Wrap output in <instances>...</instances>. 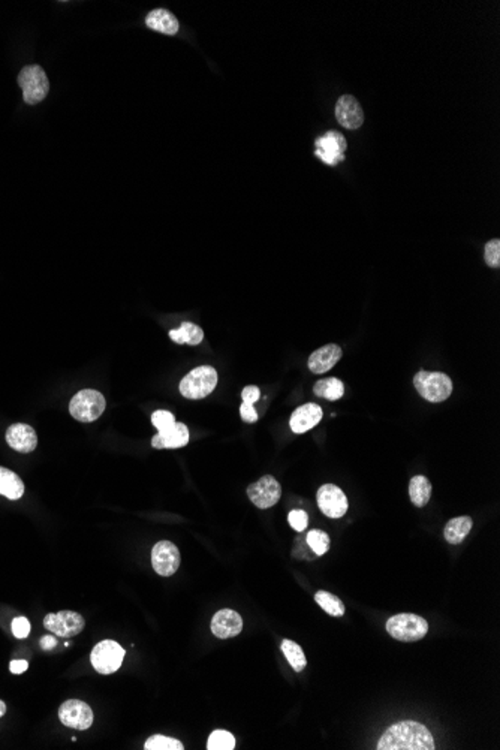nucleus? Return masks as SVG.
<instances>
[{
  "label": "nucleus",
  "instance_id": "nucleus-20",
  "mask_svg": "<svg viewBox=\"0 0 500 750\" xmlns=\"http://www.w3.org/2000/svg\"><path fill=\"white\" fill-rule=\"evenodd\" d=\"M146 25L148 29L160 32L164 35H176L180 25L176 15L171 14L168 9H153L146 18Z\"/></svg>",
  "mask_w": 500,
  "mask_h": 750
},
{
  "label": "nucleus",
  "instance_id": "nucleus-33",
  "mask_svg": "<svg viewBox=\"0 0 500 750\" xmlns=\"http://www.w3.org/2000/svg\"><path fill=\"white\" fill-rule=\"evenodd\" d=\"M288 521H289V525L292 526V529H296L297 532H304L307 527L309 517H307L306 513H304V511L296 509V511H291V513H289Z\"/></svg>",
  "mask_w": 500,
  "mask_h": 750
},
{
  "label": "nucleus",
  "instance_id": "nucleus-23",
  "mask_svg": "<svg viewBox=\"0 0 500 750\" xmlns=\"http://www.w3.org/2000/svg\"><path fill=\"white\" fill-rule=\"evenodd\" d=\"M431 490H433L431 482L422 475L414 476L409 482L410 500H412V504L418 508H422L429 504V500L431 497Z\"/></svg>",
  "mask_w": 500,
  "mask_h": 750
},
{
  "label": "nucleus",
  "instance_id": "nucleus-19",
  "mask_svg": "<svg viewBox=\"0 0 500 750\" xmlns=\"http://www.w3.org/2000/svg\"><path fill=\"white\" fill-rule=\"evenodd\" d=\"M322 415L324 412L321 409V406L314 405V403H307V405H303L300 408H297L296 410H293V414L291 417V421H289V426H291V430L293 433H306L309 430H312L313 427H317L318 424L321 422L322 419Z\"/></svg>",
  "mask_w": 500,
  "mask_h": 750
},
{
  "label": "nucleus",
  "instance_id": "nucleus-29",
  "mask_svg": "<svg viewBox=\"0 0 500 750\" xmlns=\"http://www.w3.org/2000/svg\"><path fill=\"white\" fill-rule=\"evenodd\" d=\"M146 750H183V743L165 735H151L144 744Z\"/></svg>",
  "mask_w": 500,
  "mask_h": 750
},
{
  "label": "nucleus",
  "instance_id": "nucleus-3",
  "mask_svg": "<svg viewBox=\"0 0 500 750\" xmlns=\"http://www.w3.org/2000/svg\"><path fill=\"white\" fill-rule=\"evenodd\" d=\"M217 372L211 366H201L193 368L180 382V393L189 400H200L211 394L217 385Z\"/></svg>",
  "mask_w": 500,
  "mask_h": 750
},
{
  "label": "nucleus",
  "instance_id": "nucleus-16",
  "mask_svg": "<svg viewBox=\"0 0 500 750\" xmlns=\"http://www.w3.org/2000/svg\"><path fill=\"white\" fill-rule=\"evenodd\" d=\"M6 442L13 450L21 454H27L36 450L38 436L36 431L27 424H13L6 430Z\"/></svg>",
  "mask_w": 500,
  "mask_h": 750
},
{
  "label": "nucleus",
  "instance_id": "nucleus-25",
  "mask_svg": "<svg viewBox=\"0 0 500 750\" xmlns=\"http://www.w3.org/2000/svg\"><path fill=\"white\" fill-rule=\"evenodd\" d=\"M313 393L317 394L318 397L335 401V400H340L343 397L345 385H343V382L340 379H335V377L321 379V380H318L317 384H314Z\"/></svg>",
  "mask_w": 500,
  "mask_h": 750
},
{
  "label": "nucleus",
  "instance_id": "nucleus-13",
  "mask_svg": "<svg viewBox=\"0 0 500 750\" xmlns=\"http://www.w3.org/2000/svg\"><path fill=\"white\" fill-rule=\"evenodd\" d=\"M318 506L324 515L330 518H342L347 513V497L334 484H324L317 494Z\"/></svg>",
  "mask_w": 500,
  "mask_h": 750
},
{
  "label": "nucleus",
  "instance_id": "nucleus-15",
  "mask_svg": "<svg viewBox=\"0 0 500 750\" xmlns=\"http://www.w3.org/2000/svg\"><path fill=\"white\" fill-rule=\"evenodd\" d=\"M243 630L242 616L232 610L217 611L211 618V632L221 639H228L240 635Z\"/></svg>",
  "mask_w": 500,
  "mask_h": 750
},
{
  "label": "nucleus",
  "instance_id": "nucleus-5",
  "mask_svg": "<svg viewBox=\"0 0 500 750\" xmlns=\"http://www.w3.org/2000/svg\"><path fill=\"white\" fill-rule=\"evenodd\" d=\"M106 408L105 397L96 389H81L69 403V414L81 422H92L99 418Z\"/></svg>",
  "mask_w": 500,
  "mask_h": 750
},
{
  "label": "nucleus",
  "instance_id": "nucleus-32",
  "mask_svg": "<svg viewBox=\"0 0 500 750\" xmlns=\"http://www.w3.org/2000/svg\"><path fill=\"white\" fill-rule=\"evenodd\" d=\"M151 422H153V426L158 429V431H162V430H167L169 429L171 426H174L176 424V418H174V415L171 414V412L168 410H156L153 412V415H151Z\"/></svg>",
  "mask_w": 500,
  "mask_h": 750
},
{
  "label": "nucleus",
  "instance_id": "nucleus-18",
  "mask_svg": "<svg viewBox=\"0 0 500 750\" xmlns=\"http://www.w3.org/2000/svg\"><path fill=\"white\" fill-rule=\"evenodd\" d=\"M342 358V347L339 345H325L319 349L312 352L309 356V368L317 375H322L325 372L331 370V368L340 361Z\"/></svg>",
  "mask_w": 500,
  "mask_h": 750
},
{
  "label": "nucleus",
  "instance_id": "nucleus-7",
  "mask_svg": "<svg viewBox=\"0 0 500 750\" xmlns=\"http://www.w3.org/2000/svg\"><path fill=\"white\" fill-rule=\"evenodd\" d=\"M123 658V647H120V644L113 639H105L102 643L96 644L92 650L90 662L97 672L108 676V674H113L122 667Z\"/></svg>",
  "mask_w": 500,
  "mask_h": 750
},
{
  "label": "nucleus",
  "instance_id": "nucleus-21",
  "mask_svg": "<svg viewBox=\"0 0 500 750\" xmlns=\"http://www.w3.org/2000/svg\"><path fill=\"white\" fill-rule=\"evenodd\" d=\"M472 525H473V521L471 517H467V515L455 517L450 520L447 526H445L443 536L448 541V543L457 546V543H461L466 539V536L469 535Z\"/></svg>",
  "mask_w": 500,
  "mask_h": 750
},
{
  "label": "nucleus",
  "instance_id": "nucleus-27",
  "mask_svg": "<svg viewBox=\"0 0 500 750\" xmlns=\"http://www.w3.org/2000/svg\"><path fill=\"white\" fill-rule=\"evenodd\" d=\"M314 601H317V604L325 613H328L333 617H342L346 611L345 604L339 599V597L330 592L319 590L317 595H314Z\"/></svg>",
  "mask_w": 500,
  "mask_h": 750
},
{
  "label": "nucleus",
  "instance_id": "nucleus-34",
  "mask_svg": "<svg viewBox=\"0 0 500 750\" xmlns=\"http://www.w3.org/2000/svg\"><path fill=\"white\" fill-rule=\"evenodd\" d=\"M13 634L18 638L23 639L30 634V623L26 617H17L13 620Z\"/></svg>",
  "mask_w": 500,
  "mask_h": 750
},
{
  "label": "nucleus",
  "instance_id": "nucleus-1",
  "mask_svg": "<svg viewBox=\"0 0 500 750\" xmlns=\"http://www.w3.org/2000/svg\"><path fill=\"white\" fill-rule=\"evenodd\" d=\"M377 750H433L436 749L431 732L419 722L394 723L380 737Z\"/></svg>",
  "mask_w": 500,
  "mask_h": 750
},
{
  "label": "nucleus",
  "instance_id": "nucleus-2",
  "mask_svg": "<svg viewBox=\"0 0 500 750\" xmlns=\"http://www.w3.org/2000/svg\"><path fill=\"white\" fill-rule=\"evenodd\" d=\"M387 630L394 639L403 641V643H414L427 635L429 623L426 618L417 614L401 613L388 618Z\"/></svg>",
  "mask_w": 500,
  "mask_h": 750
},
{
  "label": "nucleus",
  "instance_id": "nucleus-11",
  "mask_svg": "<svg viewBox=\"0 0 500 750\" xmlns=\"http://www.w3.org/2000/svg\"><path fill=\"white\" fill-rule=\"evenodd\" d=\"M84 625V617L75 611H60L56 614H48L43 618V627L62 638H72L78 635L83 632Z\"/></svg>",
  "mask_w": 500,
  "mask_h": 750
},
{
  "label": "nucleus",
  "instance_id": "nucleus-9",
  "mask_svg": "<svg viewBox=\"0 0 500 750\" xmlns=\"http://www.w3.org/2000/svg\"><path fill=\"white\" fill-rule=\"evenodd\" d=\"M314 146H317L314 155H317L324 164L334 167L345 160L347 143L345 137L340 132H337V130H330V132L319 137Z\"/></svg>",
  "mask_w": 500,
  "mask_h": 750
},
{
  "label": "nucleus",
  "instance_id": "nucleus-26",
  "mask_svg": "<svg viewBox=\"0 0 500 750\" xmlns=\"http://www.w3.org/2000/svg\"><path fill=\"white\" fill-rule=\"evenodd\" d=\"M282 651H284V655L288 659L291 667L293 668V671L301 672L304 668H306L307 665L306 655H304L303 648L297 643H293L292 639L282 641Z\"/></svg>",
  "mask_w": 500,
  "mask_h": 750
},
{
  "label": "nucleus",
  "instance_id": "nucleus-31",
  "mask_svg": "<svg viewBox=\"0 0 500 750\" xmlns=\"http://www.w3.org/2000/svg\"><path fill=\"white\" fill-rule=\"evenodd\" d=\"M484 258H485V263H487L488 267L499 268V265H500V242H499V238H494V240H490L485 244Z\"/></svg>",
  "mask_w": 500,
  "mask_h": 750
},
{
  "label": "nucleus",
  "instance_id": "nucleus-4",
  "mask_svg": "<svg viewBox=\"0 0 500 750\" xmlns=\"http://www.w3.org/2000/svg\"><path fill=\"white\" fill-rule=\"evenodd\" d=\"M414 387L422 398L431 401V403H440V401L448 400L452 393L451 377L440 372H418L414 377Z\"/></svg>",
  "mask_w": 500,
  "mask_h": 750
},
{
  "label": "nucleus",
  "instance_id": "nucleus-6",
  "mask_svg": "<svg viewBox=\"0 0 500 750\" xmlns=\"http://www.w3.org/2000/svg\"><path fill=\"white\" fill-rule=\"evenodd\" d=\"M18 84L23 90V99L29 105H36L46 99L50 90L48 77L39 64H32L21 69L18 75Z\"/></svg>",
  "mask_w": 500,
  "mask_h": 750
},
{
  "label": "nucleus",
  "instance_id": "nucleus-35",
  "mask_svg": "<svg viewBox=\"0 0 500 750\" xmlns=\"http://www.w3.org/2000/svg\"><path fill=\"white\" fill-rule=\"evenodd\" d=\"M242 397H243L244 403H250V405L256 403V401H258L259 397H261L259 388L255 387V385H249V387H246V388L242 391Z\"/></svg>",
  "mask_w": 500,
  "mask_h": 750
},
{
  "label": "nucleus",
  "instance_id": "nucleus-30",
  "mask_svg": "<svg viewBox=\"0 0 500 750\" xmlns=\"http://www.w3.org/2000/svg\"><path fill=\"white\" fill-rule=\"evenodd\" d=\"M307 543H309V547L314 551V554H318V556H324V554L330 550V538H328V535L325 534V532L318 530V529L309 532V534H307Z\"/></svg>",
  "mask_w": 500,
  "mask_h": 750
},
{
  "label": "nucleus",
  "instance_id": "nucleus-28",
  "mask_svg": "<svg viewBox=\"0 0 500 750\" xmlns=\"http://www.w3.org/2000/svg\"><path fill=\"white\" fill-rule=\"evenodd\" d=\"M235 747V738L231 732L216 730L210 734L207 749L209 750H232Z\"/></svg>",
  "mask_w": 500,
  "mask_h": 750
},
{
  "label": "nucleus",
  "instance_id": "nucleus-10",
  "mask_svg": "<svg viewBox=\"0 0 500 750\" xmlns=\"http://www.w3.org/2000/svg\"><path fill=\"white\" fill-rule=\"evenodd\" d=\"M60 722L72 730H89L93 723V711L89 704L80 700H68L59 709Z\"/></svg>",
  "mask_w": 500,
  "mask_h": 750
},
{
  "label": "nucleus",
  "instance_id": "nucleus-17",
  "mask_svg": "<svg viewBox=\"0 0 500 750\" xmlns=\"http://www.w3.org/2000/svg\"><path fill=\"white\" fill-rule=\"evenodd\" d=\"M189 442V430L181 422H176L167 430L159 431L151 439V445L156 450H176L186 447Z\"/></svg>",
  "mask_w": 500,
  "mask_h": 750
},
{
  "label": "nucleus",
  "instance_id": "nucleus-8",
  "mask_svg": "<svg viewBox=\"0 0 500 750\" xmlns=\"http://www.w3.org/2000/svg\"><path fill=\"white\" fill-rule=\"evenodd\" d=\"M247 496L259 509H268L280 500L282 487L275 476L265 475L247 487Z\"/></svg>",
  "mask_w": 500,
  "mask_h": 750
},
{
  "label": "nucleus",
  "instance_id": "nucleus-38",
  "mask_svg": "<svg viewBox=\"0 0 500 750\" xmlns=\"http://www.w3.org/2000/svg\"><path fill=\"white\" fill-rule=\"evenodd\" d=\"M27 667H29V664L26 660H13V662H11V665H9V669H11V672H14V674H21V672H25L27 669Z\"/></svg>",
  "mask_w": 500,
  "mask_h": 750
},
{
  "label": "nucleus",
  "instance_id": "nucleus-39",
  "mask_svg": "<svg viewBox=\"0 0 500 750\" xmlns=\"http://www.w3.org/2000/svg\"><path fill=\"white\" fill-rule=\"evenodd\" d=\"M5 713H6V705L2 700H0V717H2Z\"/></svg>",
  "mask_w": 500,
  "mask_h": 750
},
{
  "label": "nucleus",
  "instance_id": "nucleus-24",
  "mask_svg": "<svg viewBox=\"0 0 500 750\" xmlns=\"http://www.w3.org/2000/svg\"><path fill=\"white\" fill-rule=\"evenodd\" d=\"M169 337L172 342L179 345L188 343V345H200L204 340V331L192 322H183L177 330H171Z\"/></svg>",
  "mask_w": 500,
  "mask_h": 750
},
{
  "label": "nucleus",
  "instance_id": "nucleus-14",
  "mask_svg": "<svg viewBox=\"0 0 500 750\" xmlns=\"http://www.w3.org/2000/svg\"><path fill=\"white\" fill-rule=\"evenodd\" d=\"M335 118L347 129H358L364 123L363 108L354 96L343 95L335 104Z\"/></svg>",
  "mask_w": 500,
  "mask_h": 750
},
{
  "label": "nucleus",
  "instance_id": "nucleus-12",
  "mask_svg": "<svg viewBox=\"0 0 500 750\" xmlns=\"http://www.w3.org/2000/svg\"><path fill=\"white\" fill-rule=\"evenodd\" d=\"M180 551L169 541H160L151 550V564L162 577H171L180 568Z\"/></svg>",
  "mask_w": 500,
  "mask_h": 750
},
{
  "label": "nucleus",
  "instance_id": "nucleus-36",
  "mask_svg": "<svg viewBox=\"0 0 500 750\" xmlns=\"http://www.w3.org/2000/svg\"><path fill=\"white\" fill-rule=\"evenodd\" d=\"M240 415H242L243 421H246V422H255V421H258V412H256V409L254 408V405L244 403V401H243L242 406H240Z\"/></svg>",
  "mask_w": 500,
  "mask_h": 750
},
{
  "label": "nucleus",
  "instance_id": "nucleus-37",
  "mask_svg": "<svg viewBox=\"0 0 500 750\" xmlns=\"http://www.w3.org/2000/svg\"><path fill=\"white\" fill-rule=\"evenodd\" d=\"M39 644H41V648H42V650L50 651V650H53L54 647L57 646V639L54 638V637H51V635H46V637H42V638H41Z\"/></svg>",
  "mask_w": 500,
  "mask_h": 750
},
{
  "label": "nucleus",
  "instance_id": "nucleus-22",
  "mask_svg": "<svg viewBox=\"0 0 500 750\" xmlns=\"http://www.w3.org/2000/svg\"><path fill=\"white\" fill-rule=\"evenodd\" d=\"M25 494V482L21 478L6 467H0V496L17 500Z\"/></svg>",
  "mask_w": 500,
  "mask_h": 750
}]
</instances>
